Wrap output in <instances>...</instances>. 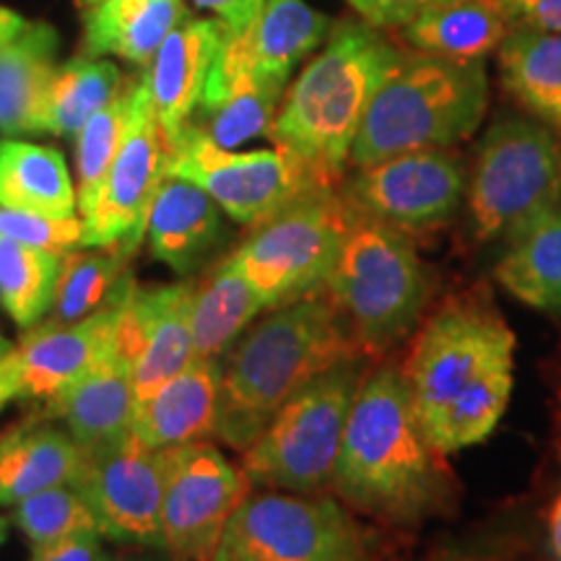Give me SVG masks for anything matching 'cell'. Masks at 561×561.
<instances>
[{
	"instance_id": "cell-19",
	"label": "cell",
	"mask_w": 561,
	"mask_h": 561,
	"mask_svg": "<svg viewBox=\"0 0 561 561\" xmlns=\"http://www.w3.org/2000/svg\"><path fill=\"white\" fill-rule=\"evenodd\" d=\"M221 362H191L149 396L138 398L130 434L151 450L216 439Z\"/></svg>"
},
{
	"instance_id": "cell-43",
	"label": "cell",
	"mask_w": 561,
	"mask_h": 561,
	"mask_svg": "<svg viewBox=\"0 0 561 561\" xmlns=\"http://www.w3.org/2000/svg\"><path fill=\"white\" fill-rule=\"evenodd\" d=\"M13 401H19V382L16 375H13L11 359L5 356V359H0V411Z\"/></svg>"
},
{
	"instance_id": "cell-36",
	"label": "cell",
	"mask_w": 561,
	"mask_h": 561,
	"mask_svg": "<svg viewBox=\"0 0 561 561\" xmlns=\"http://www.w3.org/2000/svg\"><path fill=\"white\" fill-rule=\"evenodd\" d=\"M11 523L24 533L32 546L81 536V533H100L94 512L79 494V489L70 483L37 491L30 500L13 504Z\"/></svg>"
},
{
	"instance_id": "cell-11",
	"label": "cell",
	"mask_w": 561,
	"mask_h": 561,
	"mask_svg": "<svg viewBox=\"0 0 561 561\" xmlns=\"http://www.w3.org/2000/svg\"><path fill=\"white\" fill-rule=\"evenodd\" d=\"M161 453V536L182 561H214L221 536L252 481L214 442L167 447Z\"/></svg>"
},
{
	"instance_id": "cell-9",
	"label": "cell",
	"mask_w": 561,
	"mask_h": 561,
	"mask_svg": "<svg viewBox=\"0 0 561 561\" xmlns=\"http://www.w3.org/2000/svg\"><path fill=\"white\" fill-rule=\"evenodd\" d=\"M561 198V144L536 117L507 115L483 133L468 174V229L476 242H507Z\"/></svg>"
},
{
	"instance_id": "cell-30",
	"label": "cell",
	"mask_w": 561,
	"mask_h": 561,
	"mask_svg": "<svg viewBox=\"0 0 561 561\" xmlns=\"http://www.w3.org/2000/svg\"><path fill=\"white\" fill-rule=\"evenodd\" d=\"M0 208L76 216V191L60 151L24 140H0Z\"/></svg>"
},
{
	"instance_id": "cell-35",
	"label": "cell",
	"mask_w": 561,
	"mask_h": 561,
	"mask_svg": "<svg viewBox=\"0 0 561 561\" xmlns=\"http://www.w3.org/2000/svg\"><path fill=\"white\" fill-rule=\"evenodd\" d=\"M130 112V89H123L107 107L96 112L79 133L76 146V167H79V198L76 206L81 210V219H87L94 208L100 191L107 180L112 161L121 149Z\"/></svg>"
},
{
	"instance_id": "cell-1",
	"label": "cell",
	"mask_w": 561,
	"mask_h": 561,
	"mask_svg": "<svg viewBox=\"0 0 561 561\" xmlns=\"http://www.w3.org/2000/svg\"><path fill=\"white\" fill-rule=\"evenodd\" d=\"M515 333L479 301H450L421 325L401 375L442 458L494 434L515 390Z\"/></svg>"
},
{
	"instance_id": "cell-32",
	"label": "cell",
	"mask_w": 561,
	"mask_h": 561,
	"mask_svg": "<svg viewBox=\"0 0 561 561\" xmlns=\"http://www.w3.org/2000/svg\"><path fill=\"white\" fill-rule=\"evenodd\" d=\"M284 94L286 89L250 81L203 91L198 107L185 125H191L221 149H237L263 133H271Z\"/></svg>"
},
{
	"instance_id": "cell-48",
	"label": "cell",
	"mask_w": 561,
	"mask_h": 561,
	"mask_svg": "<svg viewBox=\"0 0 561 561\" xmlns=\"http://www.w3.org/2000/svg\"><path fill=\"white\" fill-rule=\"evenodd\" d=\"M100 3H104V0H79V5L81 9H94V5H100Z\"/></svg>"
},
{
	"instance_id": "cell-44",
	"label": "cell",
	"mask_w": 561,
	"mask_h": 561,
	"mask_svg": "<svg viewBox=\"0 0 561 561\" xmlns=\"http://www.w3.org/2000/svg\"><path fill=\"white\" fill-rule=\"evenodd\" d=\"M26 21L19 13H13L9 9H0V47H5L9 42L19 37L21 32H26Z\"/></svg>"
},
{
	"instance_id": "cell-22",
	"label": "cell",
	"mask_w": 561,
	"mask_h": 561,
	"mask_svg": "<svg viewBox=\"0 0 561 561\" xmlns=\"http://www.w3.org/2000/svg\"><path fill=\"white\" fill-rule=\"evenodd\" d=\"M45 405L47 416L66 421V432L79 447H94L130 434L136 388L130 364L117 348V339L102 362Z\"/></svg>"
},
{
	"instance_id": "cell-16",
	"label": "cell",
	"mask_w": 561,
	"mask_h": 561,
	"mask_svg": "<svg viewBox=\"0 0 561 561\" xmlns=\"http://www.w3.org/2000/svg\"><path fill=\"white\" fill-rule=\"evenodd\" d=\"M130 280L128 273L87 318L62 325L42 320L13 346L9 359L19 382V401H53L110 354Z\"/></svg>"
},
{
	"instance_id": "cell-17",
	"label": "cell",
	"mask_w": 561,
	"mask_h": 561,
	"mask_svg": "<svg viewBox=\"0 0 561 561\" xmlns=\"http://www.w3.org/2000/svg\"><path fill=\"white\" fill-rule=\"evenodd\" d=\"M193 291L195 278L153 286L130 280L115 339L130 364L136 401L193 362Z\"/></svg>"
},
{
	"instance_id": "cell-33",
	"label": "cell",
	"mask_w": 561,
	"mask_h": 561,
	"mask_svg": "<svg viewBox=\"0 0 561 561\" xmlns=\"http://www.w3.org/2000/svg\"><path fill=\"white\" fill-rule=\"evenodd\" d=\"M138 248L128 242H115L96 252L89 248L70 250L60 257L58 284L47 322H73L94 312L104 299L115 291V286L128 276V263Z\"/></svg>"
},
{
	"instance_id": "cell-26",
	"label": "cell",
	"mask_w": 561,
	"mask_h": 561,
	"mask_svg": "<svg viewBox=\"0 0 561 561\" xmlns=\"http://www.w3.org/2000/svg\"><path fill=\"white\" fill-rule=\"evenodd\" d=\"M263 299L234 268L221 257L206 278H195L193 291V362H221V356L240 341V335L261 318Z\"/></svg>"
},
{
	"instance_id": "cell-18",
	"label": "cell",
	"mask_w": 561,
	"mask_h": 561,
	"mask_svg": "<svg viewBox=\"0 0 561 561\" xmlns=\"http://www.w3.org/2000/svg\"><path fill=\"white\" fill-rule=\"evenodd\" d=\"M328 19L305 0H265L261 13L242 34H227L210 66L203 91L250 81L286 89L291 70L320 45Z\"/></svg>"
},
{
	"instance_id": "cell-24",
	"label": "cell",
	"mask_w": 561,
	"mask_h": 561,
	"mask_svg": "<svg viewBox=\"0 0 561 561\" xmlns=\"http://www.w3.org/2000/svg\"><path fill=\"white\" fill-rule=\"evenodd\" d=\"M494 276L525 307L561 322V198L504 242Z\"/></svg>"
},
{
	"instance_id": "cell-5",
	"label": "cell",
	"mask_w": 561,
	"mask_h": 561,
	"mask_svg": "<svg viewBox=\"0 0 561 561\" xmlns=\"http://www.w3.org/2000/svg\"><path fill=\"white\" fill-rule=\"evenodd\" d=\"M489 107V76L481 62H455L437 55H405L371 100L348 167L409 151L453 149L471 138Z\"/></svg>"
},
{
	"instance_id": "cell-37",
	"label": "cell",
	"mask_w": 561,
	"mask_h": 561,
	"mask_svg": "<svg viewBox=\"0 0 561 561\" xmlns=\"http://www.w3.org/2000/svg\"><path fill=\"white\" fill-rule=\"evenodd\" d=\"M0 234L30 248L55 255L79 250L83 242V219L79 216H42L26 210L0 208Z\"/></svg>"
},
{
	"instance_id": "cell-45",
	"label": "cell",
	"mask_w": 561,
	"mask_h": 561,
	"mask_svg": "<svg viewBox=\"0 0 561 561\" xmlns=\"http://www.w3.org/2000/svg\"><path fill=\"white\" fill-rule=\"evenodd\" d=\"M107 561H182L167 549H149L144 553H110Z\"/></svg>"
},
{
	"instance_id": "cell-41",
	"label": "cell",
	"mask_w": 561,
	"mask_h": 561,
	"mask_svg": "<svg viewBox=\"0 0 561 561\" xmlns=\"http://www.w3.org/2000/svg\"><path fill=\"white\" fill-rule=\"evenodd\" d=\"M195 3L214 11L227 34H242L257 19L265 0H195Z\"/></svg>"
},
{
	"instance_id": "cell-25",
	"label": "cell",
	"mask_w": 561,
	"mask_h": 561,
	"mask_svg": "<svg viewBox=\"0 0 561 561\" xmlns=\"http://www.w3.org/2000/svg\"><path fill=\"white\" fill-rule=\"evenodd\" d=\"M81 447L50 424H24L0 434V504L30 500L37 491L73 483Z\"/></svg>"
},
{
	"instance_id": "cell-40",
	"label": "cell",
	"mask_w": 561,
	"mask_h": 561,
	"mask_svg": "<svg viewBox=\"0 0 561 561\" xmlns=\"http://www.w3.org/2000/svg\"><path fill=\"white\" fill-rule=\"evenodd\" d=\"M515 30L561 34V0H504Z\"/></svg>"
},
{
	"instance_id": "cell-15",
	"label": "cell",
	"mask_w": 561,
	"mask_h": 561,
	"mask_svg": "<svg viewBox=\"0 0 561 561\" xmlns=\"http://www.w3.org/2000/svg\"><path fill=\"white\" fill-rule=\"evenodd\" d=\"M70 486L94 512L102 538L164 549L159 450L140 445L133 434L81 447V468Z\"/></svg>"
},
{
	"instance_id": "cell-14",
	"label": "cell",
	"mask_w": 561,
	"mask_h": 561,
	"mask_svg": "<svg viewBox=\"0 0 561 561\" xmlns=\"http://www.w3.org/2000/svg\"><path fill=\"white\" fill-rule=\"evenodd\" d=\"M170 136L153 112L146 76L130 87V112L121 149L112 161L100 198L83 219L81 248L128 242L140 248L151 201L170 174Z\"/></svg>"
},
{
	"instance_id": "cell-28",
	"label": "cell",
	"mask_w": 561,
	"mask_h": 561,
	"mask_svg": "<svg viewBox=\"0 0 561 561\" xmlns=\"http://www.w3.org/2000/svg\"><path fill=\"white\" fill-rule=\"evenodd\" d=\"M507 94L553 133H561V34L512 30L500 45Z\"/></svg>"
},
{
	"instance_id": "cell-10",
	"label": "cell",
	"mask_w": 561,
	"mask_h": 561,
	"mask_svg": "<svg viewBox=\"0 0 561 561\" xmlns=\"http://www.w3.org/2000/svg\"><path fill=\"white\" fill-rule=\"evenodd\" d=\"M214 561H375L367 530L331 494L268 491L231 515Z\"/></svg>"
},
{
	"instance_id": "cell-39",
	"label": "cell",
	"mask_w": 561,
	"mask_h": 561,
	"mask_svg": "<svg viewBox=\"0 0 561 561\" xmlns=\"http://www.w3.org/2000/svg\"><path fill=\"white\" fill-rule=\"evenodd\" d=\"M110 551H104L100 533H81L60 541L34 543L30 561H107Z\"/></svg>"
},
{
	"instance_id": "cell-12",
	"label": "cell",
	"mask_w": 561,
	"mask_h": 561,
	"mask_svg": "<svg viewBox=\"0 0 561 561\" xmlns=\"http://www.w3.org/2000/svg\"><path fill=\"white\" fill-rule=\"evenodd\" d=\"M468 170L450 149L409 151L359 167L341 185L354 214L416 234L445 227L466 201Z\"/></svg>"
},
{
	"instance_id": "cell-31",
	"label": "cell",
	"mask_w": 561,
	"mask_h": 561,
	"mask_svg": "<svg viewBox=\"0 0 561 561\" xmlns=\"http://www.w3.org/2000/svg\"><path fill=\"white\" fill-rule=\"evenodd\" d=\"M123 91L121 70L104 60H70L55 68L34 133L79 136L96 112Z\"/></svg>"
},
{
	"instance_id": "cell-21",
	"label": "cell",
	"mask_w": 561,
	"mask_h": 561,
	"mask_svg": "<svg viewBox=\"0 0 561 561\" xmlns=\"http://www.w3.org/2000/svg\"><path fill=\"white\" fill-rule=\"evenodd\" d=\"M221 42L224 24L219 19L182 21L144 70L153 112L170 140L178 138L198 107Z\"/></svg>"
},
{
	"instance_id": "cell-27",
	"label": "cell",
	"mask_w": 561,
	"mask_h": 561,
	"mask_svg": "<svg viewBox=\"0 0 561 561\" xmlns=\"http://www.w3.org/2000/svg\"><path fill=\"white\" fill-rule=\"evenodd\" d=\"M185 21L182 0H104L87 11L89 55H121L149 68L164 39Z\"/></svg>"
},
{
	"instance_id": "cell-20",
	"label": "cell",
	"mask_w": 561,
	"mask_h": 561,
	"mask_svg": "<svg viewBox=\"0 0 561 561\" xmlns=\"http://www.w3.org/2000/svg\"><path fill=\"white\" fill-rule=\"evenodd\" d=\"M221 214L219 203L195 182L167 174L153 195L146 221L153 257L182 278L198 273L227 242Z\"/></svg>"
},
{
	"instance_id": "cell-13",
	"label": "cell",
	"mask_w": 561,
	"mask_h": 561,
	"mask_svg": "<svg viewBox=\"0 0 561 561\" xmlns=\"http://www.w3.org/2000/svg\"><path fill=\"white\" fill-rule=\"evenodd\" d=\"M170 144V174L195 182L219 203L229 219L244 227H255L307 187H318V182L280 149L244 153L221 149L191 125Z\"/></svg>"
},
{
	"instance_id": "cell-46",
	"label": "cell",
	"mask_w": 561,
	"mask_h": 561,
	"mask_svg": "<svg viewBox=\"0 0 561 561\" xmlns=\"http://www.w3.org/2000/svg\"><path fill=\"white\" fill-rule=\"evenodd\" d=\"M9 530H11V520L9 517L0 515V546L9 541Z\"/></svg>"
},
{
	"instance_id": "cell-3",
	"label": "cell",
	"mask_w": 561,
	"mask_h": 561,
	"mask_svg": "<svg viewBox=\"0 0 561 561\" xmlns=\"http://www.w3.org/2000/svg\"><path fill=\"white\" fill-rule=\"evenodd\" d=\"M367 359L325 291L268 310L221 356L216 439L244 453L322 371Z\"/></svg>"
},
{
	"instance_id": "cell-34",
	"label": "cell",
	"mask_w": 561,
	"mask_h": 561,
	"mask_svg": "<svg viewBox=\"0 0 561 561\" xmlns=\"http://www.w3.org/2000/svg\"><path fill=\"white\" fill-rule=\"evenodd\" d=\"M60 257L0 234V305L19 328H34L50 312Z\"/></svg>"
},
{
	"instance_id": "cell-23",
	"label": "cell",
	"mask_w": 561,
	"mask_h": 561,
	"mask_svg": "<svg viewBox=\"0 0 561 561\" xmlns=\"http://www.w3.org/2000/svg\"><path fill=\"white\" fill-rule=\"evenodd\" d=\"M515 30L504 0H447L419 13L403 26V39L416 53L455 62H481L500 50Z\"/></svg>"
},
{
	"instance_id": "cell-7",
	"label": "cell",
	"mask_w": 561,
	"mask_h": 561,
	"mask_svg": "<svg viewBox=\"0 0 561 561\" xmlns=\"http://www.w3.org/2000/svg\"><path fill=\"white\" fill-rule=\"evenodd\" d=\"M364 375V359L341 362L280 405L261 437L242 453V471L252 486L291 494H322L331 486Z\"/></svg>"
},
{
	"instance_id": "cell-6",
	"label": "cell",
	"mask_w": 561,
	"mask_h": 561,
	"mask_svg": "<svg viewBox=\"0 0 561 561\" xmlns=\"http://www.w3.org/2000/svg\"><path fill=\"white\" fill-rule=\"evenodd\" d=\"M432 289V271L411 234L351 210L346 240L322 291L367 359L409 339L430 307Z\"/></svg>"
},
{
	"instance_id": "cell-8",
	"label": "cell",
	"mask_w": 561,
	"mask_h": 561,
	"mask_svg": "<svg viewBox=\"0 0 561 561\" xmlns=\"http://www.w3.org/2000/svg\"><path fill=\"white\" fill-rule=\"evenodd\" d=\"M351 208L341 187H307L255 227L229 252V261L276 310L322 291L346 240Z\"/></svg>"
},
{
	"instance_id": "cell-38",
	"label": "cell",
	"mask_w": 561,
	"mask_h": 561,
	"mask_svg": "<svg viewBox=\"0 0 561 561\" xmlns=\"http://www.w3.org/2000/svg\"><path fill=\"white\" fill-rule=\"evenodd\" d=\"M447 0H348V5L367 24L385 30V26H403L419 16V13L434 9Z\"/></svg>"
},
{
	"instance_id": "cell-2",
	"label": "cell",
	"mask_w": 561,
	"mask_h": 561,
	"mask_svg": "<svg viewBox=\"0 0 561 561\" xmlns=\"http://www.w3.org/2000/svg\"><path fill=\"white\" fill-rule=\"evenodd\" d=\"M331 489L348 510L392 525H419L447 502L442 455L421 430L401 369L364 375Z\"/></svg>"
},
{
	"instance_id": "cell-4",
	"label": "cell",
	"mask_w": 561,
	"mask_h": 561,
	"mask_svg": "<svg viewBox=\"0 0 561 561\" xmlns=\"http://www.w3.org/2000/svg\"><path fill=\"white\" fill-rule=\"evenodd\" d=\"M401 58L377 26L343 21L280 100L268 133L273 146L289 153L312 182L341 187L369 104Z\"/></svg>"
},
{
	"instance_id": "cell-47",
	"label": "cell",
	"mask_w": 561,
	"mask_h": 561,
	"mask_svg": "<svg viewBox=\"0 0 561 561\" xmlns=\"http://www.w3.org/2000/svg\"><path fill=\"white\" fill-rule=\"evenodd\" d=\"M13 351V343H9L3 339V335H0V359H5V356H9Z\"/></svg>"
},
{
	"instance_id": "cell-42",
	"label": "cell",
	"mask_w": 561,
	"mask_h": 561,
	"mask_svg": "<svg viewBox=\"0 0 561 561\" xmlns=\"http://www.w3.org/2000/svg\"><path fill=\"white\" fill-rule=\"evenodd\" d=\"M543 559L561 561V486L546 510V530H543Z\"/></svg>"
},
{
	"instance_id": "cell-29",
	"label": "cell",
	"mask_w": 561,
	"mask_h": 561,
	"mask_svg": "<svg viewBox=\"0 0 561 561\" xmlns=\"http://www.w3.org/2000/svg\"><path fill=\"white\" fill-rule=\"evenodd\" d=\"M58 34L53 26H26L16 39L0 47V130L34 133L55 73Z\"/></svg>"
}]
</instances>
